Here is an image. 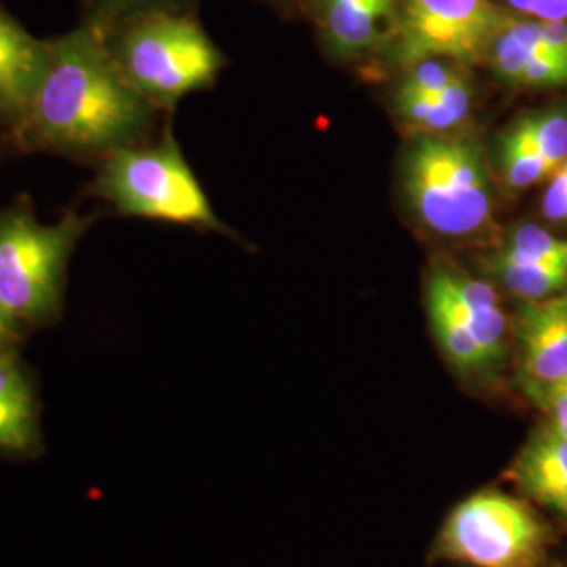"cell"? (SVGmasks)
<instances>
[{
	"label": "cell",
	"mask_w": 567,
	"mask_h": 567,
	"mask_svg": "<svg viewBox=\"0 0 567 567\" xmlns=\"http://www.w3.org/2000/svg\"><path fill=\"white\" fill-rule=\"evenodd\" d=\"M154 107L126 81L107 37L84 23L49 41V61L25 118L13 128L28 147L107 156L143 143Z\"/></svg>",
	"instance_id": "obj_1"
},
{
	"label": "cell",
	"mask_w": 567,
	"mask_h": 567,
	"mask_svg": "<svg viewBox=\"0 0 567 567\" xmlns=\"http://www.w3.org/2000/svg\"><path fill=\"white\" fill-rule=\"evenodd\" d=\"M404 194L429 231L473 238L494 224V194L486 154L466 135H416L405 154Z\"/></svg>",
	"instance_id": "obj_2"
},
{
	"label": "cell",
	"mask_w": 567,
	"mask_h": 567,
	"mask_svg": "<svg viewBox=\"0 0 567 567\" xmlns=\"http://www.w3.org/2000/svg\"><path fill=\"white\" fill-rule=\"evenodd\" d=\"M122 74L143 100L173 107L217 79L224 55L198 21L177 11H154L124 21L107 34Z\"/></svg>",
	"instance_id": "obj_3"
},
{
	"label": "cell",
	"mask_w": 567,
	"mask_h": 567,
	"mask_svg": "<svg viewBox=\"0 0 567 567\" xmlns=\"http://www.w3.org/2000/svg\"><path fill=\"white\" fill-rule=\"evenodd\" d=\"M89 225L74 213L55 224L23 206L0 213V311L18 328L58 316L68 261Z\"/></svg>",
	"instance_id": "obj_4"
},
{
	"label": "cell",
	"mask_w": 567,
	"mask_h": 567,
	"mask_svg": "<svg viewBox=\"0 0 567 567\" xmlns=\"http://www.w3.org/2000/svg\"><path fill=\"white\" fill-rule=\"evenodd\" d=\"M95 194L128 217L225 231L171 135L158 145L135 143L103 156Z\"/></svg>",
	"instance_id": "obj_5"
},
{
	"label": "cell",
	"mask_w": 567,
	"mask_h": 567,
	"mask_svg": "<svg viewBox=\"0 0 567 567\" xmlns=\"http://www.w3.org/2000/svg\"><path fill=\"white\" fill-rule=\"evenodd\" d=\"M548 545L550 529L526 501L486 487L447 513L431 555L468 567H540Z\"/></svg>",
	"instance_id": "obj_6"
},
{
	"label": "cell",
	"mask_w": 567,
	"mask_h": 567,
	"mask_svg": "<svg viewBox=\"0 0 567 567\" xmlns=\"http://www.w3.org/2000/svg\"><path fill=\"white\" fill-rule=\"evenodd\" d=\"M505 7L492 0H404L395 55L402 65L423 60L480 63Z\"/></svg>",
	"instance_id": "obj_7"
},
{
	"label": "cell",
	"mask_w": 567,
	"mask_h": 567,
	"mask_svg": "<svg viewBox=\"0 0 567 567\" xmlns=\"http://www.w3.org/2000/svg\"><path fill=\"white\" fill-rule=\"evenodd\" d=\"M513 332L519 385L536 404L548 389L567 383V290L522 305Z\"/></svg>",
	"instance_id": "obj_8"
},
{
	"label": "cell",
	"mask_w": 567,
	"mask_h": 567,
	"mask_svg": "<svg viewBox=\"0 0 567 567\" xmlns=\"http://www.w3.org/2000/svg\"><path fill=\"white\" fill-rule=\"evenodd\" d=\"M426 292L437 295L452 309L484 351L487 362L498 370L507 355L508 318L498 290L465 274L458 267L437 264L426 278Z\"/></svg>",
	"instance_id": "obj_9"
},
{
	"label": "cell",
	"mask_w": 567,
	"mask_h": 567,
	"mask_svg": "<svg viewBox=\"0 0 567 567\" xmlns=\"http://www.w3.org/2000/svg\"><path fill=\"white\" fill-rule=\"evenodd\" d=\"M49 61V42L34 39L0 9V121L16 128L28 114Z\"/></svg>",
	"instance_id": "obj_10"
},
{
	"label": "cell",
	"mask_w": 567,
	"mask_h": 567,
	"mask_svg": "<svg viewBox=\"0 0 567 567\" xmlns=\"http://www.w3.org/2000/svg\"><path fill=\"white\" fill-rule=\"evenodd\" d=\"M508 480L536 505L567 522V437L545 421L508 468Z\"/></svg>",
	"instance_id": "obj_11"
},
{
	"label": "cell",
	"mask_w": 567,
	"mask_h": 567,
	"mask_svg": "<svg viewBox=\"0 0 567 567\" xmlns=\"http://www.w3.org/2000/svg\"><path fill=\"white\" fill-rule=\"evenodd\" d=\"M395 9L398 0H322L326 41L343 58L360 55L379 41Z\"/></svg>",
	"instance_id": "obj_12"
},
{
	"label": "cell",
	"mask_w": 567,
	"mask_h": 567,
	"mask_svg": "<svg viewBox=\"0 0 567 567\" xmlns=\"http://www.w3.org/2000/svg\"><path fill=\"white\" fill-rule=\"evenodd\" d=\"M16 347H0V450L30 452L39 442L37 400Z\"/></svg>",
	"instance_id": "obj_13"
},
{
	"label": "cell",
	"mask_w": 567,
	"mask_h": 567,
	"mask_svg": "<svg viewBox=\"0 0 567 567\" xmlns=\"http://www.w3.org/2000/svg\"><path fill=\"white\" fill-rule=\"evenodd\" d=\"M473 86L465 74L429 100L395 91V112L416 135H446L461 128L473 110Z\"/></svg>",
	"instance_id": "obj_14"
},
{
	"label": "cell",
	"mask_w": 567,
	"mask_h": 567,
	"mask_svg": "<svg viewBox=\"0 0 567 567\" xmlns=\"http://www.w3.org/2000/svg\"><path fill=\"white\" fill-rule=\"evenodd\" d=\"M487 274L524 303L545 301L567 290L566 264H534L492 252L484 259Z\"/></svg>",
	"instance_id": "obj_15"
},
{
	"label": "cell",
	"mask_w": 567,
	"mask_h": 567,
	"mask_svg": "<svg viewBox=\"0 0 567 567\" xmlns=\"http://www.w3.org/2000/svg\"><path fill=\"white\" fill-rule=\"evenodd\" d=\"M498 166L503 182L507 183L511 189H527L553 175L545 158L540 156L536 145L529 142L519 122L511 124V128L501 140Z\"/></svg>",
	"instance_id": "obj_16"
},
{
	"label": "cell",
	"mask_w": 567,
	"mask_h": 567,
	"mask_svg": "<svg viewBox=\"0 0 567 567\" xmlns=\"http://www.w3.org/2000/svg\"><path fill=\"white\" fill-rule=\"evenodd\" d=\"M498 252L534 264H566L567 238H559L534 224L517 225Z\"/></svg>",
	"instance_id": "obj_17"
},
{
	"label": "cell",
	"mask_w": 567,
	"mask_h": 567,
	"mask_svg": "<svg viewBox=\"0 0 567 567\" xmlns=\"http://www.w3.org/2000/svg\"><path fill=\"white\" fill-rule=\"evenodd\" d=\"M529 142L536 145L540 156L555 173L567 158V110L555 107L545 112H534L519 118Z\"/></svg>",
	"instance_id": "obj_18"
},
{
	"label": "cell",
	"mask_w": 567,
	"mask_h": 567,
	"mask_svg": "<svg viewBox=\"0 0 567 567\" xmlns=\"http://www.w3.org/2000/svg\"><path fill=\"white\" fill-rule=\"evenodd\" d=\"M84 4L86 23L107 37L124 21L154 11H175L183 0H84Z\"/></svg>",
	"instance_id": "obj_19"
},
{
	"label": "cell",
	"mask_w": 567,
	"mask_h": 567,
	"mask_svg": "<svg viewBox=\"0 0 567 567\" xmlns=\"http://www.w3.org/2000/svg\"><path fill=\"white\" fill-rule=\"evenodd\" d=\"M461 63L447 60H423L405 68L404 79L400 82L398 91L421 95V97H437L447 84L463 76Z\"/></svg>",
	"instance_id": "obj_20"
},
{
	"label": "cell",
	"mask_w": 567,
	"mask_h": 567,
	"mask_svg": "<svg viewBox=\"0 0 567 567\" xmlns=\"http://www.w3.org/2000/svg\"><path fill=\"white\" fill-rule=\"evenodd\" d=\"M503 7L534 20H567V0H503Z\"/></svg>",
	"instance_id": "obj_21"
},
{
	"label": "cell",
	"mask_w": 567,
	"mask_h": 567,
	"mask_svg": "<svg viewBox=\"0 0 567 567\" xmlns=\"http://www.w3.org/2000/svg\"><path fill=\"white\" fill-rule=\"evenodd\" d=\"M543 215L550 224H567V177L555 171L543 196Z\"/></svg>",
	"instance_id": "obj_22"
},
{
	"label": "cell",
	"mask_w": 567,
	"mask_h": 567,
	"mask_svg": "<svg viewBox=\"0 0 567 567\" xmlns=\"http://www.w3.org/2000/svg\"><path fill=\"white\" fill-rule=\"evenodd\" d=\"M547 414V421L567 437V383L553 386L536 402Z\"/></svg>",
	"instance_id": "obj_23"
},
{
	"label": "cell",
	"mask_w": 567,
	"mask_h": 567,
	"mask_svg": "<svg viewBox=\"0 0 567 567\" xmlns=\"http://www.w3.org/2000/svg\"><path fill=\"white\" fill-rule=\"evenodd\" d=\"M20 330L0 311V347H16L20 341Z\"/></svg>",
	"instance_id": "obj_24"
},
{
	"label": "cell",
	"mask_w": 567,
	"mask_h": 567,
	"mask_svg": "<svg viewBox=\"0 0 567 567\" xmlns=\"http://www.w3.org/2000/svg\"><path fill=\"white\" fill-rule=\"evenodd\" d=\"M557 171H561V173H564V175H566V177H567V158H566V163L561 164V166H559V168H557Z\"/></svg>",
	"instance_id": "obj_25"
},
{
	"label": "cell",
	"mask_w": 567,
	"mask_h": 567,
	"mask_svg": "<svg viewBox=\"0 0 567 567\" xmlns=\"http://www.w3.org/2000/svg\"><path fill=\"white\" fill-rule=\"evenodd\" d=\"M320 2H322V0H320Z\"/></svg>",
	"instance_id": "obj_26"
}]
</instances>
